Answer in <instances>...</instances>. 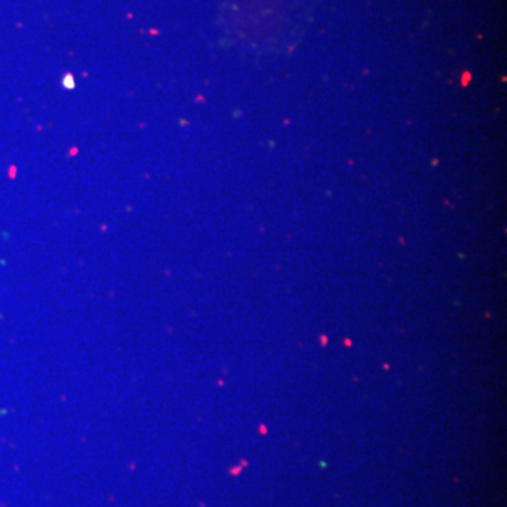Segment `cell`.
<instances>
[{"instance_id":"cell-1","label":"cell","mask_w":507,"mask_h":507,"mask_svg":"<svg viewBox=\"0 0 507 507\" xmlns=\"http://www.w3.org/2000/svg\"><path fill=\"white\" fill-rule=\"evenodd\" d=\"M62 85L65 89H74L75 87V78L72 75H65L64 79H62Z\"/></svg>"}]
</instances>
